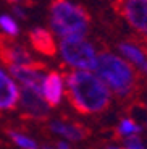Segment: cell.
Returning <instances> with one entry per match:
<instances>
[{
  "instance_id": "4",
  "label": "cell",
  "mask_w": 147,
  "mask_h": 149,
  "mask_svg": "<svg viewBox=\"0 0 147 149\" xmlns=\"http://www.w3.org/2000/svg\"><path fill=\"white\" fill-rule=\"evenodd\" d=\"M99 50L86 36L62 37L57 42V55L70 70H94Z\"/></svg>"
},
{
  "instance_id": "5",
  "label": "cell",
  "mask_w": 147,
  "mask_h": 149,
  "mask_svg": "<svg viewBox=\"0 0 147 149\" xmlns=\"http://www.w3.org/2000/svg\"><path fill=\"white\" fill-rule=\"evenodd\" d=\"M118 10L126 24L147 41V0H120Z\"/></svg>"
},
{
  "instance_id": "3",
  "label": "cell",
  "mask_w": 147,
  "mask_h": 149,
  "mask_svg": "<svg viewBox=\"0 0 147 149\" xmlns=\"http://www.w3.org/2000/svg\"><path fill=\"white\" fill-rule=\"evenodd\" d=\"M50 31L58 39L73 36H86L91 26L87 11L71 0H55L49 10Z\"/></svg>"
},
{
  "instance_id": "22",
  "label": "cell",
  "mask_w": 147,
  "mask_h": 149,
  "mask_svg": "<svg viewBox=\"0 0 147 149\" xmlns=\"http://www.w3.org/2000/svg\"><path fill=\"white\" fill-rule=\"evenodd\" d=\"M103 149H125V148H118V146H108V148H103Z\"/></svg>"
},
{
  "instance_id": "6",
  "label": "cell",
  "mask_w": 147,
  "mask_h": 149,
  "mask_svg": "<svg viewBox=\"0 0 147 149\" xmlns=\"http://www.w3.org/2000/svg\"><path fill=\"white\" fill-rule=\"evenodd\" d=\"M41 94L50 107L60 105L66 97V76L60 71H45L41 84Z\"/></svg>"
},
{
  "instance_id": "11",
  "label": "cell",
  "mask_w": 147,
  "mask_h": 149,
  "mask_svg": "<svg viewBox=\"0 0 147 149\" xmlns=\"http://www.w3.org/2000/svg\"><path fill=\"white\" fill-rule=\"evenodd\" d=\"M53 36L55 34L52 33L50 29L34 28L29 33V42L42 55H53V54H57V42Z\"/></svg>"
},
{
  "instance_id": "7",
  "label": "cell",
  "mask_w": 147,
  "mask_h": 149,
  "mask_svg": "<svg viewBox=\"0 0 147 149\" xmlns=\"http://www.w3.org/2000/svg\"><path fill=\"white\" fill-rule=\"evenodd\" d=\"M10 73L13 74V78L18 81L21 89H34L41 91L42 78L45 74V70L42 65H37L36 62L26 65H16V67H8Z\"/></svg>"
},
{
  "instance_id": "20",
  "label": "cell",
  "mask_w": 147,
  "mask_h": 149,
  "mask_svg": "<svg viewBox=\"0 0 147 149\" xmlns=\"http://www.w3.org/2000/svg\"><path fill=\"white\" fill-rule=\"evenodd\" d=\"M5 2H10V3H23L24 0H5Z\"/></svg>"
},
{
  "instance_id": "1",
  "label": "cell",
  "mask_w": 147,
  "mask_h": 149,
  "mask_svg": "<svg viewBox=\"0 0 147 149\" xmlns=\"http://www.w3.org/2000/svg\"><path fill=\"white\" fill-rule=\"evenodd\" d=\"M66 97L78 112L96 115L112 102V91L94 70H71L66 74Z\"/></svg>"
},
{
  "instance_id": "17",
  "label": "cell",
  "mask_w": 147,
  "mask_h": 149,
  "mask_svg": "<svg viewBox=\"0 0 147 149\" xmlns=\"http://www.w3.org/2000/svg\"><path fill=\"white\" fill-rule=\"evenodd\" d=\"M126 144H125V149H147L146 144L142 143V139L139 136L136 138H129V139H125Z\"/></svg>"
},
{
  "instance_id": "10",
  "label": "cell",
  "mask_w": 147,
  "mask_h": 149,
  "mask_svg": "<svg viewBox=\"0 0 147 149\" xmlns=\"http://www.w3.org/2000/svg\"><path fill=\"white\" fill-rule=\"evenodd\" d=\"M49 128L55 136L63 139H68L70 143H78L84 139L86 136V130L76 123L66 122V120H60V118H53L49 123Z\"/></svg>"
},
{
  "instance_id": "2",
  "label": "cell",
  "mask_w": 147,
  "mask_h": 149,
  "mask_svg": "<svg viewBox=\"0 0 147 149\" xmlns=\"http://www.w3.org/2000/svg\"><path fill=\"white\" fill-rule=\"evenodd\" d=\"M102 81L108 86L113 96L129 97L137 84L136 67L115 52H100L97 65L94 68Z\"/></svg>"
},
{
  "instance_id": "15",
  "label": "cell",
  "mask_w": 147,
  "mask_h": 149,
  "mask_svg": "<svg viewBox=\"0 0 147 149\" xmlns=\"http://www.w3.org/2000/svg\"><path fill=\"white\" fill-rule=\"evenodd\" d=\"M8 138H10V141L18 149H41L39 143L33 136H29V134H26V133H21L18 130H10L8 131Z\"/></svg>"
},
{
  "instance_id": "14",
  "label": "cell",
  "mask_w": 147,
  "mask_h": 149,
  "mask_svg": "<svg viewBox=\"0 0 147 149\" xmlns=\"http://www.w3.org/2000/svg\"><path fill=\"white\" fill-rule=\"evenodd\" d=\"M142 128L141 125L132 118V117H123L116 125V133L118 136H121L123 139H129V138H136L139 136Z\"/></svg>"
},
{
  "instance_id": "18",
  "label": "cell",
  "mask_w": 147,
  "mask_h": 149,
  "mask_svg": "<svg viewBox=\"0 0 147 149\" xmlns=\"http://www.w3.org/2000/svg\"><path fill=\"white\" fill-rule=\"evenodd\" d=\"M41 149H71V143L68 139H63V138H58V141L55 144H45L42 146Z\"/></svg>"
},
{
  "instance_id": "16",
  "label": "cell",
  "mask_w": 147,
  "mask_h": 149,
  "mask_svg": "<svg viewBox=\"0 0 147 149\" xmlns=\"http://www.w3.org/2000/svg\"><path fill=\"white\" fill-rule=\"evenodd\" d=\"M0 31L7 37H15L19 34L18 18L11 15H0Z\"/></svg>"
},
{
  "instance_id": "23",
  "label": "cell",
  "mask_w": 147,
  "mask_h": 149,
  "mask_svg": "<svg viewBox=\"0 0 147 149\" xmlns=\"http://www.w3.org/2000/svg\"><path fill=\"white\" fill-rule=\"evenodd\" d=\"M146 125H147V118H146Z\"/></svg>"
},
{
  "instance_id": "8",
  "label": "cell",
  "mask_w": 147,
  "mask_h": 149,
  "mask_svg": "<svg viewBox=\"0 0 147 149\" xmlns=\"http://www.w3.org/2000/svg\"><path fill=\"white\" fill-rule=\"evenodd\" d=\"M18 107L21 109V112L26 117L36 120L45 118L49 115V110H50V105L42 97L41 91L34 89H21Z\"/></svg>"
},
{
  "instance_id": "9",
  "label": "cell",
  "mask_w": 147,
  "mask_h": 149,
  "mask_svg": "<svg viewBox=\"0 0 147 149\" xmlns=\"http://www.w3.org/2000/svg\"><path fill=\"white\" fill-rule=\"evenodd\" d=\"M19 94L21 88L18 81L13 78L10 70L0 67V112H8L18 107Z\"/></svg>"
},
{
  "instance_id": "21",
  "label": "cell",
  "mask_w": 147,
  "mask_h": 149,
  "mask_svg": "<svg viewBox=\"0 0 147 149\" xmlns=\"http://www.w3.org/2000/svg\"><path fill=\"white\" fill-rule=\"evenodd\" d=\"M141 71H142V73H144V74H146V76H147V63H146V65H144V67H142V68H141Z\"/></svg>"
},
{
  "instance_id": "19",
  "label": "cell",
  "mask_w": 147,
  "mask_h": 149,
  "mask_svg": "<svg viewBox=\"0 0 147 149\" xmlns=\"http://www.w3.org/2000/svg\"><path fill=\"white\" fill-rule=\"evenodd\" d=\"M13 13H15L16 18H24V10L21 8V3H15V8H13Z\"/></svg>"
},
{
  "instance_id": "13",
  "label": "cell",
  "mask_w": 147,
  "mask_h": 149,
  "mask_svg": "<svg viewBox=\"0 0 147 149\" xmlns=\"http://www.w3.org/2000/svg\"><path fill=\"white\" fill-rule=\"evenodd\" d=\"M118 54L123 57L125 60H128L132 67L142 68L147 63V50L144 47H141L139 44L131 41H125L118 45Z\"/></svg>"
},
{
  "instance_id": "12",
  "label": "cell",
  "mask_w": 147,
  "mask_h": 149,
  "mask_svg": "<svg viewBox=\"0 0 147 149\" xmlns=\"http://www.w3.org/2000/svg\"><path fill=\"white\" fill-rule=\"evenodd\" d=\"M0 54L2 58L8 67H16V65H26V63H33L34 58L31 55V52L28 49H24L23 45L18 44H3L0 47Z\"/></svg>"
}]
</instances>
